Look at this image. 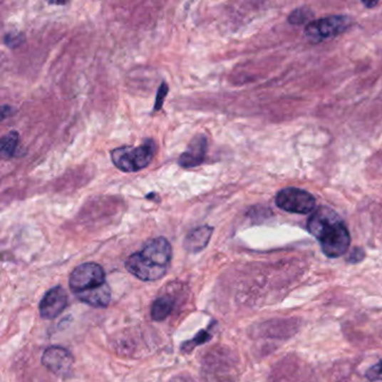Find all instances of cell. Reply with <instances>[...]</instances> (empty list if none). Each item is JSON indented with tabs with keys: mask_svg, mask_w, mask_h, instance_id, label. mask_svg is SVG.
<instances>
[{
	"mask_svg": "<svg viewBox=\"0 0 382 382\" xmlns=\"http://www.w3.org/2000/svg\"><path fill=\"white\" fill-rule=\"evenodd\" d=\"M276 205L286 212L309 215L311 211H314L316 201L307 191L296 187H288L282 190L277 194Z\"/></svg>",
	"mask_w": 382,
	"mask_h": 382,
	"instance_id": "8992f818",
	"label": "cell"
},
{
	"mask_svg": "<svg viewBox=\"0 0 382 382\" xmlns=\"http://www.w3.org/2000/svg\"><path fill=\"white\" fill-rule=\"evenodd\" d=\"M363 258V250H361L360 248H356L354 249L353 252H352V254H351L350 258H349V262H354V264H356V262H361Z\"/></svg>",
	"mask_w": 382,
	"mask_h": 382,
	"instance_id": "ac0fdd59",
	"label": "cell"
},
{
	"mask_svg": "<svg viewBox=\"0 0 382 382\" xmlns=\"http://www.w3.org/2000/svg\"><path fill=\"white\" fill-rule=\"evenodd\" d=\"M167 84H160V89H158V97H156V103H155V111H158L162 109V103H164V99H165L166 95H167Z\"/></svg>",
	"mask_w": 382,
	"mask_h": 382,
	"instance_id": "e0dca14e",
	"label": "cell"
},
{
	"mask_svg": "<svg viewBox=\"0 0 382 382\" xmlns=\"http://www.w3.org/2000/svg\"><path fill=\"white\" fill-rule=\"evenodd\" d=\"M174 305H175V301L170 296H160L153 303L152 311H150L152 319L158 322L167 319L173 311Z\"/></svg>",
	"mask_w": 382,
	"mask_h": 382,
	"instance_id": "7c38bea8",
	"label": "cell"
},
{
	"mask_svg": "<svg viewBox=\"0 0 382 382\" xmlns=\"http://www.w3.org/2000/svg\"><path fill=\"white\" fill-rule=\"evenodd\" d=\"M350 17L330 16L313 21L305 29V35L311 42L319 43L330 40L333 37L342 34L350 26Z\"/></svg>",
	"mask_w": 382,
	"mask_h": 382,
	"instance_id": "277c9868",
	"label": "cell"
},
{
	"mask_svg": "<svg viewBox=\"0 0 382 382\" xmlns=\"http://www.w3.org/2000/svg\"><path fill=\"white\" fill-rule=\"evenodd\" d=\"M364 6H366V7H369V9H371V7H374V6H377L378 3L377 1H374V3H366V1H364Z\"/></svg>",
	"mask_w": 382,
	"mask_h": 382,
	"instance_id": "ffe728a7",
	"label": "cell"
},
{
	"mask_svg": "<svg viewBox=\"0 0 382 382\" xmlns=\"http://www.w3.org/2000/svg\"><path fill=\"white\" fill-rule=\"evenodd\" d=\"M70 288L76 294L99 287L105 283V272L99 264L87 262L82 264L70 275Z\"/></svg>",
	"mask_w": 382,
	"mask_h": 382,
	"instance_id": "5b68a950",
	"label": "cell"
},
{
	"mask_svg": "<svg viewBox=\"0 0 382 382\" xmlns=\"http://www.w3.org/2000/svg\"><path fill=\"white\" fill-rule=\"evenodd\" d=\"M19 37L21 36H19V35L9 34L6 36L5 43L9 45V46H15V45H19V43H21L19 42Z\"/></svg>",
	"mask_w": 382,
	"mask_h": 382,
	"instance_id": "d6986e66",
	"label": "cell"
},
{
	"mask_svg": "<svg viewBox=\"0 0 382 382\" xmlns=\"http://www.w3.org/2000/svg\"><path fill=\"white\" fill-rule=\"evenodd\" d=\"M172 260V246L164 237L147 241L140 252L128 257L125 262L131 275L144 282H155L164 277Z\"/></svg>",
	"mask_w": 382,
	"mask_h": 382,
	"instance_id": "7a4b0ae2",
	"label": "cell"
},
{
	"mask_svg": "<svg viewBox=\"0 0 382 382\" xmlns=\"http://www.w3.org/2000/svg\"><path fill=\"white\" fill-rule=\"evenodd\" d=\"M311 13L309 9H299L294 11L293 13L288 17V21L291 24L299 25L303 24L305 21H309L311 19Z\"/></svg>",
	"mask_w": 382,
	"mask_h": 382,
	"instance_id": "9a60e30c",
	"label": "cell"
},
{
	"mask_svg": "<svg viewBox=\"0 0 382 382\" xmlns=\"http://www.w3.org/2000/svg\"><path fill=\"white\" fill-rule=\"evenodd\" d=\"M156 153L153 139H146L140 146H123L111 152V160L115 167L123 172H138L152 162Z\"/></svg>",
	"mask_w": 382,
	"mask_h": 382,
	"instance_id": "3957f363",
	"label": "cell"
},
{
	"mask_svg": "<svg viewBox=\"0 0 382 382\" xmlns=\"http://www.w3.org/2000/svg\"><path fill=\"white\" fill-rule=\"evenodd\" d=\"M311 236L319 240L322 252L329 258H339L348 252L351 237L340 215L330 207H319L307 222Z\"/></svg>",
	"mask_w": 382,
	"mask_h": 382,
	"instance_id": "6da1fadb",
	"label": "cell"
},
{
	"mask_svg": "<svg viewBox=\"0 0 382 382\" xmlns=\"http://www.w3.org/2000/svg\"><path fill=\"white\" fill-rule=\"evenodd\" d=\"M207 150V137L205 135H197L178 160L180 165L183 168H193L201 165L202 162H205Z\"/></svg>",
	"mask_w": 382,
	"mask_h": 382,
	"instance_id": "9c48e42d",
	"label": "cell"
},
{
	"mask_svg": "<svg viewBox=\"0 0 382 382\" xmlns=\"http://www.w3.org/2000/svg\"><path fill=\"white\" fill-rule=\"evenodd\" d=\"M76 295L82 303L92 307H107L111 301V289L107 283Z\"/></svg>",
	"mask_w": 382,
	"mask_h": 382,
	"instance_id": "8fae6325",
	"label": "cell"
},
{
	"mask_svg": "<svg viewBox=\"0 0 382 382\" xmlns=\"http://www.w3.org/2000/svg\"><path fill=\"white\" fill-rule=\"evenodd\" d=\"M211 338H212V335H211V333H210L209 331H200V332L195 335V338H194L193 340L187 341V342L184 343L183 346H182V350H183L184 352H191L195 346H201L203 343L211 340Z\"/></svg>",
	"mask_w": 382,
	"mask_h": 382,
	"instance_id": "5bb4252c",
	"label": "cell"
},
{
	"mask_svg": "<svg viewBox=\"0 0 382 382\" xmlns=\"http://www.w3.org/2000/svg\"><path fill=\"white\" fill-rule=\"evenodd\" d=\"M366 378L370 381H378V380L382 379V360H380L376 366H371L368 371H366Z\"/></svg>",
	"mask_w": 382,
	"mask_h": 382,
	"instance_id": "2e32d148",
	"label": "cell"
},
{
	"mask_svg": "<svg viewBox=\"0 0 382 382\" xmlns=\"http://www.w3.org/2000/svg\"><path fill=\"white\" fill-rule=\"evenodd\" d=\"M43 366L58 377L66 378L73 368V356L62 346H50L42 356Z\"/></svg>",
	"mask_w": 382,
	"mask_h": 382,
	"instance_id": "52a82bcc",
	"label": "cell"
},
{
	"mask_svg": "<svg viewBox=\"0 0 382 382\" xmlns=\"http://www.w3.org/2000/svg\"><path fill=\"white\" fill-rule=\"evenodd\" d=\"M19 143V135L16 131H11L9 134L5 135L0 140V150H1V155L4 158H13L14 154L16 152Z\"/></svg>",
	"mask_w": 382,
	"mask_h": 382,
	"instance_id": "4fadbf2b",
	"label": "cell"
},
{
	"mask_svg": "<svg viewBox=\"0 0 382 382\" xmlns=\"http://www.w3.org/2000/svg\"><path fill=\"white\" fill-rule=\"evenodd\" d=\"M212 233L213 228L210 225H202L190 231L184 239V249L192 254L202 252L209 244Z\"/></svg>",
	"mask_w": 382,
	"mask_h": 382,
	"instance_id": "30bf717a",
	"label": "cell"
},
{
	"mask_svg": "<svg viewBox=\"0 0 382 382\" xmlns=\"http://www.w3.org/2000/svg\"><path fill=\"white\" fill-rule=\"evenodd\" d=\"M68 306V294L63 287L56 286L45 294L40 304V314L43 319L58 317Z\"/></svg>",
	"mask_w": 382,
	"mask_h": 382,
	"instance_id": "ba28073f",
	"label": "cell"
}]
</instances>
